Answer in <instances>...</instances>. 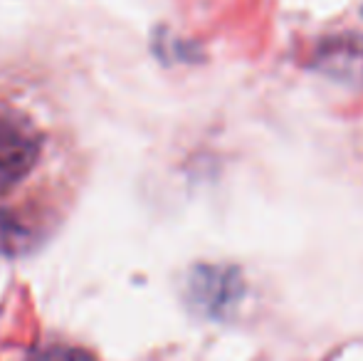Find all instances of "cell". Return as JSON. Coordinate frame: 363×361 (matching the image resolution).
Here are the masks:
<instances>
[{
	"instance_id": "cell-3",
	"label": "cell",
	"mask_w": 363,
	"mask_h": 361,
	"mask_svg": "<svg viewBox=\"0 0 363 361\" xmlns=\"http://www.w3.org/2000/svg\"><path fill=\"white\" fill-rule=\"evenodd\" d=\"M25 361H96V359L84 347L55 342V344H43L40 349L30 352V357Z\"/></svg>"
},
{
	"instance_id": "cell-1",
	"label": "cell",
	"mask_w": 363,
	"mask_h": 361,
	"mask_svg": "<svg viewBox=\"0 0 363 361\" xmlns=\"http://www.w3.org/2000/svg\"><path fill=\"white\" fill-rule=\"evenodd\" d=\"M89 179V154L50 101L0 89V257L20 260L57 238Z\"/></svg>"
},
{
	"instance_id": "cell-2",
	"label": "cell",
	"mask_w": 363,
	"mask_h": 361,
	"mask_svg": "<svg viewBox=\"0 0 363 361\" xmlns=\"http://www.w3.org/2000/svg\"><path fill=\"white\" fill-rule=\"evenodd\" d=\"M193 289L208 314H225L242 297V279L233 267H211L198 272Z\"/></svg>"
}]
</instances>
